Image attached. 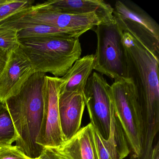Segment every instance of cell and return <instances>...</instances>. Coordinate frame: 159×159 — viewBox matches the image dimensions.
Masks as SVG:
<instances>
[{"label":"cell","instance_id":"1","mask_svg":"<svg viewBox=\"0 0 159 159\" xmlns=\"http://www.w3.org/2000/svg\"><path fill=\"white\" fill-rule=\"evenodd\" d=\"M122 42L127 78L133 83L141 108L142 148L150 151L159 130V59L128 33L123 32Z\"/></svg>","mask_w":159,"mask_h":159},{"label":"cell","instance_id":"2","mask_svg":"<svg viewBox=\"0 0 159 159\" xmlns=\"http://www.w3.org/2000/svg\"><path fill=\"white\" fill-rule=\"evenodd\" d=\"M46 74L34 73L18 94L4 105L17 135L15 146L32 159L38 158L43 148L37 144L43 112L42 89Z\"/></svg>","mask_w":159,"mask_h":159},{"label":"cell","instance_id":"3","mask_svg":"<svg viewBox=\"0 0 159 159\" xmlns=\"http://www.w3.org/2000/svg\"><path fill=\"white\" fill-rule=\"evenodd\" d=\"M20 46L36 72L63 77L80 57L79 38L64 36L21 39Z\"/></svg>","mask_w":159,"mask_h":159},{"label":"cell","instance_id":"4","mask_svg":"<svg viewBox=\"0 0 159 159\" xmlns=\"http://www.w3.org/2000/svg\"><path fill=\"white\" fill-rule=\"evenodd\" d=\"M110 95L115 115L130 147L132 158L138 159L142 153L143 122L140 104L131 80L114 81L111 85Z\"/></svg>","mask_w":159,"mask_h":159},{"label":"cell","instance_id":"5","mask_svg":"<svg viewBox=\"0 0 159 159\" xmlns=\"http://www.w3.org/2000/svg\"><path fill=\"white\" fill-rule=\"evenodd\" d=\"M94 30L97 38L94 70L114 81L127 78L123 32L116 22L101 24Z\"/></svg>","mask_w":159,"mask_h":159},{"label":"cell","instance_id":"6","mask_svg":"<svg viewBox=\"0 0 159 159\" xmlns=\"http://www.w3.org/2000/svg\"><path fill=\"white\" fill-rule=\"evenodd\" d=\"M113 15L123 32L130 34L159 59V26L153 18L129 1L116 2Z\"/></svg>","mask_w":159,"mask_h":159},{"label":"cell","instance_id":"7","mask_svg":"<svg viewBox=\"0 0 159 159\" xmlns=\"http://www.w3.org/2000/svg\"><path fill=\"white\" fill-rule=\"evenodd\" d=\"M7 20L41 24L85 33L100 24H108L95 13L84 14L64 13L52 10L44 2L31 5Z\"/></svg>","mask_w":159,"mask_h":159},{"label":"cell","instance_id":"8","mask_svg":"<svg viewBox=\"0 0 159 159\" xmlns=\"http://www.w3.org/2000/svg\"><path fill=\"white\" fill-rule=\"evenodd\" d=\"M110 89L111 85L103 76L93 72L88 79L83 92L90 123L106 140L110 134L113 109Z\"/></svg>","mask_w":159,"mask_h":159},{"label":"cell","instance_id":"9","mask_svg":"<svg viewBox=\"0 0 159 159\" xmlns=\"http://www.w3.org/2000/svg\"><path fill=\"white\" fill-rule=\"evenodd\" d=\"M61 78L45 75L43 85V112L37 144L43 148H54L65 142L59 117V97L62 87Z\"/></svg>","mask_w":159,"mask_h":159},{"label":"cell","instance_id":"10","mask_svg":"<svg viewBox=\"0 0 159 159\" xmlns=\"http://www.w3.org/2000/svg\"><path fill=\"white\" fill-rule=\"evenodd\" d=\"M36 72L20 46L8 53L6 63L0 74L1 103L4 105L8 99L18 94Z\"/></svg>","mask_w":159,"mask_h":159},{"label":"cell","instance_id":"11","mask_svg":"<svg viewBox=\"0 0 159 159\" xmlns=\"http://www.w3.org/2000/svg\"><path fill=\"white\" fill-rule=\"evenodd\" d=\"M58 106L61 130L66 141L81 128L85 107L83 93H60Z\"/></svg>","mask_w":159,"mask_h":159},{"label":"cell","instance_id":"12","mask_svg":"<svg viewBox=\"0 0 159 159\" xmlns=\"http://www.w3.org/2000/svg\"><path fill=\"white\" fill-rule=\"evenodd\" d=\"M52 149L62 159H99L94 129L91 123L61 146Z\"/></svg>","mask_w":159,"mask_h":159},{"label":"cell","instance_id":"13","mask_svg":"<svg viewBox=\"0 0 159 159\" xmlns=\"http://www.w3.org/2000/svg\"><path fill=\"white\" fill-rule=\"evenodd\" d=\"M44 3L54 11L70 14L95 13L107 23L115 22L113 8L103 0H51Z\"/></svg>","mask_w":159,"mask_h":159},{"label":"cell","instance_id":"14","mask_svg":"<svg viewBox=\"0 0 159 159\" xmlns=\"http://www.w3.org/2000/svg\"><path fill=\"white\" fill-rule=\"evenodd\" d=\"M95 66L94 54L80 57L66 73L61 77L63 81L60 93H83L87 81Z\"/></svg>","mask_w":159,"mask_h":159},{"label":"cell","instance_id":"15","mask_svg":"<svg viewBox=\"0 0 159 159\" xmlns=\"http://www.w3.org/2000/svg\"><path fill=\"white\" fill-rule=\"evenodd\" d=\"M3 27L15 28L18 30L19 39L56 36L79 38L85 33L84 31L61 29L41 24L10 20L0 25V27Z\"/></svg>","mask_w":159,"mask_h":159},{"label":"cell","instance_id":"16","mask_svg":"<svg viewBox=\"0 0 159 159\" xmlns=\"http://www.w3.org/2000/svg\"><path fill=\"white\" fill-rule=\"evenodd\" d=\"M17 135L5 105L0 107V148L10 147L17 140Z\"/></svg>","mask_w":159,"mask_h":159},{"label":"cell","instance_id":"17","mask_svg":"<svg viewBox=\"0 0 159 159\" xmlns=\"http://www.w3.org/2000/svg\"><path fill=\"white\" fill-rule=\"evenodd\" d=\"M94 136L99 159H120L111 130L107 140L103 139L95 129Z\"/></svg>","mask_w":159,"mask_h":159},{"label":"cell","instance_id":"18","mask_svg":"<svg viewBox=\"0 0 159 159\" xmlns=\"http://www.w3.org/2000/svg\"><path fill=\"white\" fill-rule=\"evenodd\" d=\"M31 5L27 0H0V25Z\"/></svg>","mask_w":159,"mask_h":159},{"label":"cell","instance_id":"19","mask_svg":"<svg viewBox=\"0 0 159 159\" xmlns=\"http://www.w3.org/2000/svg\"><path fill=\"white\" fill-rule=\"evenodd\" d=\"M20 45L18 30L9 27H0V49L9 53Z\"/></svg>","mask_w":159,"mask_h":159},{"label":"cell","instance_id":"20","mask_svg":"<svg viewBox=\"0 0 159 159\" xmlns=\"http://www.w3.org/2000/svg\"><path fill=\"white\" fill-rule=\"evenodd\" d=\"M0 159H32L20 150L15 145L0 148Z\"/></svg>","mask_w":159,"mask_h":159},{"label":"cell","instance_id":"21","mask_svg":"<svg viewBox=\"0 0 159 159\" xmlns=\"http://www.w3.org/2000/svg\"><path fill=\"white\" fill-rule=\"evenodd\" d=\"M38 158L39 159H62L50 148H43L40 155Z\"/></svg>","mask_w":159,"mask_h":159},{"label":"cell","instance_id":"22","mask_svg":"<svg viewBox=\"0 0 159 159\" xmlns=\"http://www.w3.org/2000/svg\"><path fill=\"white\" fill-rule=\"evenodd\" d=\"M8 53L0 49V74L1 73L7 60Z\"/></svg>","mask_w":159,"mask_h":159},{"label":"cell","instance_id":"23","mask_svg":"<svg viewBox=\"0 0 159 159\" xmlns=\"http://www.w3.org/2000/svg\"><path fill=\"white\" fill-rule=\"evenodd\" d=\"M150 159H159V141L153 147L151 156Z\"/></svg>","mask_w":159,"mask_h":159},{"label":"cell","instance_id":"24","mask_svg":"<svg viewBox=\"0 0 159 159\" xmlns=\"http://www.w3.org/2000/svg\"><path fill=\"white\" fill-rule=\"evenodd\" d=\"M38 159V158H37V159Z\"/></svg>","mask_w":159,"mask_h":159}]
</instances>
